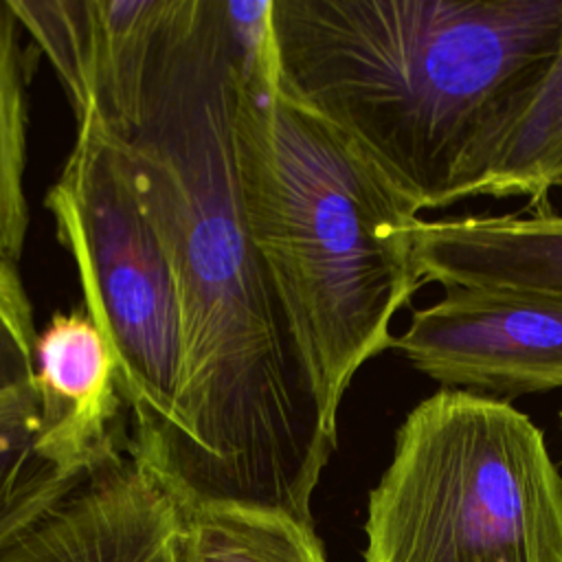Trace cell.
Instances as JSON below:
<instances>
[{
	"instance_id": "8992f818",
	"label": "cell",
	"mask_w": 562,
	"mask_h": 562,
	"mask_svg": "<svg viewBox=\"0 0 562 562\" xmlns=\"http://www.w3.org/2000/svg\"><path fill=\"white\" fill-rule=\"evenodd\" d=\"M393 349L441 389L512 402L562 389V301L553 296L448 285L413 310Z\"/></svg>"
},
{
	"instance_id": "30bf717a",
	"label": "cell",
	"mask_w": 562,
	"mask_h": 562,
	"mask_svg": "<svg viewBox=\"0 0 562 562\" xmlns=\"http://www.w3.org/2000/svg\"><path fill=\"white\" fill-rule=\"evenodd\" d=\"M558 184H562V42L481 143L461 178L457 200L525 195L531 211H540L549 209V191Z\"/></svg>"
},
{
	"instance_id": "4fadbf2b",
	"label": "cell",
	"mask_w": 562,
	"mask_h": 562,
	"mask_svg": "<svg viewBox=\"0 0 562 562\" xmlns=\"http://www.w3.org/2000/svg\"><path fill=\"white\" fill-rule=\"evenodd\" d=\"M20 29L11 0H0V257L11 263L20 261L29 235V105Z\"/></svg>"
},
{
	"instance_id": "7c38bea8",
	"label": "cell",
	"mask_w": 562,
	"mask_h": 562,
	"mask_svg": "<svg viewBox=\"0 0 562 562\" xmlns=\"http://www.w3.org/2000/svg\"><path fill=\"white\" fill-rule=\"evenodd\" d=\"M176 562H327L314 525L244 507L180 509Z\"/></svg>"
},
{
	"instance_id": "9c48e42d",
	"label": "cell",
	"mask_w": 562,
	"mask_h": 562,
	"mask_svg": "<svg viewBox=\"0 0 562 562\" xmlns=\"http://www.w3.org/2000/svg\"><path fill=\"white\" fill-rule=\"evenodd\" d=\"M415 252L426 281L441 288H498L562 301V215H468L419 220Z\"/></svg>"
},
{
	"instance_id": "9a60e30c",
	"label": "cell",
	"mask_w": 562,
	"mask_h": 562,
	"mask_svg": "<svg viewBox=\"0 0 562 562\" xmlns=\"http://www.w3.org/2000/svg\"><path fill=\"white\" fill-rule=\"evenodd\" d=\"M560 424H562V411H560Z\"/></svg>"
},
{
	"instance_id": "ba28073f",
	"label": "cell",
	"mask_w": 562,
	"mask_h": 562,
	"mask_svg": "<svg viewBox=\"0 0 562 562\" xmlns=\"http://www.w3.org/2000/svg\"><path fill=\"white\" fill-rule=\"evenodd\" d=\"M33 386L46 443L66 461L101 470L127 454L114 351L86 312H57L35 340Z\"/></svg>"
},
{
	"instance_id": "7a4b0ae2",
	"label": "cell",
	"mask_w": 562,
	"mask_h": 562,
	"mask_svg": "<svg viewBox=\"0 0 562 562\" xmlns=\"http://www.w3.org/2000/svg\"><path fill=\"white\" fill-rule=\"evenodd\" d=\"M274 81L419 211L562 42V0H270Z\"/></svg>"
},
{
	"instance_id": "6da1fadb",
	"label": "cell",
	"mask_w": 562,
	"mask_h": 562,
	"mask_svg": "<svg viewBox=\"0 0 562 562\" xmlns=\"http://www.w3.org/2000/svg\"><path fill=\"white\" fill-rule=\"evenodd\" d=\"M241 40L222 0H169L138 90L101 127L162 239L182 321L173 426L138 461L187 507L312 522L338 432L321 417L246 226L233 149ZM134 459V457H132Z\"/></svg>"
},
{
	"instance_id": "8fae6325",
	"label": "cell",
	"mask_w": 562,
	"mask_h": 562,
	"mask_svg": "<svg viewBox=\"0 0 562 562\" xmlns=\"http://www.w3.org/2000/svg\"><path fill=\"white\" fill-rule=\"evenodd\" d=\"M44 432L33 384L0 400V551L94 474L59 459Z\"/></svg>"
},
{
	"instance_id": "277c9868",
	"label": "cell",
	"mask_w": 562,
	"mask_h": 562,
	"mask_svg": "<svg viewBox=\"0 0 562 562\" xmlns=\"http://www.w3.org/2000/svg\"><path fill=\"white\" fill-rule=\"evenodd\" d=\"M364 562H562V472L512 402L439 389L395 430Z\"/></svg>"
},
{
	"instance_id": "52a82bcc",
	"label": "cell",
	"mask_w": 562,
	"mask_h": 562,
	"mask_svg": "<svg viewBox=\"0 0 562 562\" xmlns=\"http://www.w3.org/2000/svg\"><path fill=\"white\" fill-rule=\"evenodd\" d=\"M180 507L127 454L0 551V562H176Z\"/></svg>"
},
{
	"instance_id": "5b68a950",
	"label": "cell",
	"mask_w": 562,
	"mask_h": 562,
	"mask_svg": "<svg viewBox=\"0 0 562 562\" xmlns=\"http://www.w3.org/2000/svg\"><path fill=\"white\" fill-rule=\"evenodd\" d=\"M57 239L75 261L83 312L108 338L119 386L134 417L130 457L145 461L176 419L182 321L162 239L121 147L92 121L46 193Z\"/></svg>"
},
{
	"instance_id": "5bb4252c",
	"label": "cell",
	"mask_w": 562,
	"mask_h": 562,
	"mask_svg": "<svg viewBox=\"0 0 562 562\" xmlns=\"http://www.w3.org/2000/svg\"><path fill=\"white\" fill-rule=\"evenodd\" d=\"M35 318L15 263L0 257V400L33 384Z\"/></svg>"
},
{
	"instance_id": "3957f363",
	"label": "cell",
	"mask_w": 562,
	"mask_h": 562,
	"mask_svg": "<svg viewBox=\"0 0 562 562\" xmlns=\"http://www.w3.org/2000/svg\"><path fill=\"white\" fill-rule=\"evenodd\" d=\"M241 48L233 149L246 226L321 417L338 432L351 380L393 349V318L426 283L413 239L419 209L279 90L270 31Z\"/></svg>"
}]
</instances>
